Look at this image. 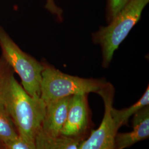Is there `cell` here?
<instances>
[{
    "mask_svg": "<svg viewBox=\"0 0 149 149\" xmlns=\"http://www.w3.org/2000/svg\"><path fill=\"white\" fill-rule=\"evenodd\" d=\"M45 7L51 13L55 15L60 19H62L63 10L56 5L55 0H46Z\"/></svg>",
    "mask_w": 149,
    "mask_h": 149,
    "instance_id": "5bb4252c",
    "label": "cell"
},
{
    "mask_svg": "<svg viewBox=\"0 0 149 149\" xmlns=\"http://www.w3.org/2000/svg\"><path fill=\"white\" fill-rule=\"evenodd\" d=\"M84 141L63 135L52 137L44 133L41 129L35 138L36 149H79Z\"/></svg>",
    "mask_w": 149,
    "mask_h": 149,
    "instance_id": "9c48e42d",
    "label": "cell"
},
{
    "mask_svg": "<svg viewBox=\"0 0 149 149\" xmlns=\"http://www.w3.org/2000/svg\"><path fill=\"white\" fill-rule=\"evenodd\" d=\"M0 101L11 117L19 135L34 143L41 129L46 105L40 98L33 97L24 90L2 56L0 58Z\"/></svg>",
    "mask_w": 149,
    "mask_h": 149,
    "instance_id": "6da1fadb",
    "label": "cell"
},
{
    "mask_svg": "<svg viewBox=\"0 0 149 149\" xmlns=\"http://www.w3.org/2000/svg\"><path fill=\"white\" fill-rule=\"evenodd\" d=\"M93 126L87 94L72 96L61 135L84 140L93 130Z\"/></svg>",
    "mask_w": 149,
    "mask_h": 149,
    "instance_id": "8992f818",
    "label": "cell"
},
{
    "mask_svg": "<svg viewBox=\"0 0 149 149\" xmlns=\"http://www.w3.org/2000/svg\"><path fill=\"white\" fill-rule=\"evenodd\" d=\"M114 92L112 84L107 82L97 92L104 102V116L100 127L96 130H92L89 136L81 142L79 149H116L115 136L118 130L111 113Z\"/></svg>",
    "mask_w": 149,
    "mask_h": 149,
    "instance_id": "5b68a950",
    "label": "cell"
},
{
    "mask_svg": "<svg viewBox=\"0 0 149 149\" xmlns=\"http://www.w3.org/2000/svg\"><path fill=\"white\" fill-rule=\"evenodd\" d=\"M40 85V98L45 105L64 97L96 93L105 85L104 79H84L64 74L44 65Z\"/></svg>",
    "mask_w": 149,
    "mask_h": 149,
    "instance_id": "3957f363",
    "label": "cell"
},
{
    "mask_svg": "<svg viewBox=\"0 0 149 149\" xmlns=\"http://www.w3.org/2000/svg\"><path fill=\"white\" fill-rule=\"evenodd\" d=\"M71 97H64L46 105L41 127V130L44 133L52 137L61 135L68 116Z\"/></svg>",
    "mask_w": 149,
    "mask_h": 149,
    "instance_id": "ba28073f",
    "label": "cell"
},
{
    "mask_svg": "<svg viewBox=\"0 0 149 149\" xmlns=\"http://www.w3.org/2000/svg\"><path fill=\"white\" fill-rule=\"evenodd\" d=\"M0 47L2 52V56L19 76L24 90L33 97L40 98L44 65L23 52L1 26Z\"/></svg>",
    "mask_w": 149,
    "mask_h": 149,
    "instance_id": "277c9868",
    "label": "cell"
},
{
    "mask_svg": "<svg viewBox=\"0 0 149 149\" xmlns=\"http://www.w3.org/2000/svg\"><path fill=\"white\" fill-rule=\"evenodd\" d=\"M149 105V87H147L144 95L135 103L122 109H115L113 106L111 109L112 119L116 128L119 129L123 125H127L129 118L145 107Z\"/></svg>",
    "mask_w": 149,
    "mask_h": 149,
    "instance_id": "30bf717a",
    "label": "cell"
},
{
    "mask_svg": "<svg viewBox=\"0 0 149 149\" xmlns=\"http://www.w3.org/2000/svg\"><path fill=\"white\" fill-rule=\"evenodd\" d=\"M149 0H129L107 27L93 34V42L101 45L103 62L107 68L112 61L114 52L139 21Z\"/></svg>",
    "mask_w": 149,
    "mask_h": 149,
    "instance_id": "7a4b0ae2",
    "label": "cell"
},
{
    "mask_svg": "<svg viewBox=\"0 0 149 149\" xmlns=\"http://www.w3.org/2000/svg\"><path fill=\"white\" fill-rule=\"evenodd\" d=\"M11 117L0 101V141L4 143L18 136Z\"/></svg>",
    "mask_w": 149,
    "mask_h": 149,
    "instance_id": "8fae6325",
    "label": "cell"
},
{
    "mask_svg": "<svg viewBox=\"0 0 149 149\" xmlns=\"http://www.w3.org/2000/svg\"><path fill=\"white\" fill-rule=\"evenodd\" d=\"M129 0H108V14L111 21L126 5Z\"/></svg>",
    "mask_w": 149,
    "mask_h": 149,
    "instance_id": "4fadbf2b",
    "label": "cell"
},
{
    "mask_svg": "<svg viewBox=\"0 0 149 149\" xmlns=\"http://www.w3.org/2000/svg\"><path fill=\"white\" fill-rule=\"evenodd\" d=\"M3 145V149H36L35 143L29 141L19 135Z\"/></svg>",
    "mask_w": 149,
    "mask_h": 149,
    "instance_id": "7c38bea8",
    "label": "cell"
},
{
    "mask_svg": "<svg viewBox=\"0 0 149 149\" xmlns=\"http://www.w3.org/2000/svg\"><path fill=\"white\" fill-rule=\"evenodd\" d=\"M0 149H3V145L1 141H0Z\"/></svg>",
    "mask_w": 149,
    "mask_h": 149,
    "instance_id": "9a60e30c",
    "label": "cell"
},
{
    "mask_svg": "<svg viewBox=\"0 0 149 149\" xmlns=\"http://www.w3.org/2000/svg\"><path fill=\"white\" fill-rule=\"evenodd\" d=\"M133 130L118 133L115 136L116 149H125L149 138V105L136 112L132 119Z\"/></svg>",
    "mask_w": 149,
    "mask_h": 149,
    "instance_id": "52a82bcc",
    "label": "cell"
}]
</instances>
